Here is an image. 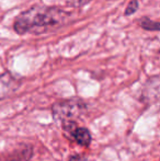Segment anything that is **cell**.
I'll return each mask as SVG.
<instances>
[{"mask_svg": "<svg viewBox=\"0 0 160 161\" xmlns=\"http://www.w3.org/2000/svg\"><path fill=\"white\" fill-rule=\"evenodd\" d=\"M73 20V12L58 6L34 4L14 18L12 28L18 35H43L66 26Z\"/></svg>", "mask_w": 160, "mask_h": 161, "instance_id": "1", "label": "cell"}, {"mask_svg": "<svg viewBox=\"0 0 160 161\" xmlns=\"http://www.w3.org/2000/svg\"><path fill=\"white\" fill-rule=\"evenodd\" d=\"M86 111V104L81 99L73 97L57 102L53 105L54 119L57 121H66L74 119L76 116H79Z\"/></svg>", "mask_w": 160, "mask_h": 161, "instance_id": "2", "label": "cell"}, {"mask_svg": "<svg viewBox=\"0 0 160 161\" xmlns=\"http://www.w3.org/2000/svg\"><path fill=\"white\" fill-rule=\"evenodd\" d=\"M20 87V80L15 78L11 72L0 75V100L6 99L14 93Z\"/></svg>", "mask_w": 160, "mask_h": 161, "instance_id": "3", "label": "cell"}, {"mask_svg": "<svg viewBox=\"0 0 160 161\" xmlns=\"http://www.w3.org/2000/svg\"><path fill=\"white\" fill-rule=\"evenodd\" d=\"M70 135L73 136L74 140H75L78 145H80V146L88 147L91 144V140H92L91 134H90V131L85 127H78L77 126V127L71 130Z\"/></svg>", "mask_w": 160, "mask_h": 161, "instance_id": "4", "label": "cell"}, {"mask_svg": "<svg viewBox=\"0 0 160 161\" xmlns=\"http://www.w3.org/2000/svg\"><path fill=\"white\" fill-rule=\"evenodd\" d=\"M32 155H33L32 147L24 146L22 148L18 149V150L13 151L10 156H8L6 158L4 161H30L31 158H32Z\"/></svg>", "mask_w": 160, "mask_h": 161, "instance_id": "5", "label": "cell"}, {"mask_svg": "<svg viewBox=\"0 0 160 161\" xmlns=\"http://www.w3.org/2000/svg\"><path fill=\"white\" fill-rule=\"evenodd\" d=\"M137 24L139 28H141L145 31H149V32H158L160 25L158 21L152 20L148 17H141L137 19Z\"/></svg>", "mask_w": 160, "mask_h": 161, "instance_id": "6", "label": "cell"}, {"mask_svg": "<svg viewBox=\"0 0 160 161\" xmlns=\"http://www.w3.org/2000/svg\"><path fill=\"white\" fill-rule=\"evenodd\" d=\"M139 9V1L138 0H130L127 3L125 8V11H124V15L125 17H130L134 13L137 12V10Z\"/></svg>", "mask_w": 160, "mask_h": 161, "instance_id": "7", "label": "cell"}, {"mask_svg": "<svg viewBox=\"0 0 160 161\" xmlns=\"http://www.w3.org/2000/svg\"><path fill=\"white\" fill-rule=\"evenodd\" d=\"M91 1H92V0H71L70 3L73 4L74 7H77V8H82V7L89 4Z\"/></svg>", "mask_w": 160, "mask_h": 161, "instance_id": "8", "label": "cell"}, {"mask_svg": "<svg viewBox=\"0 0 160 161\" xmlns=\"http://www.w3.org/2000/svg\"><path fill=\"white\" fill-rule=\"evenodd\" d=\"M69 161H91L89 158L85 157V156H81V155H78V156H74L73 158H70Z\"/></svg>", "mask_w": 160, "mask_h": 161, "instance_id": "9", "label": "cell"}]
</instances>
